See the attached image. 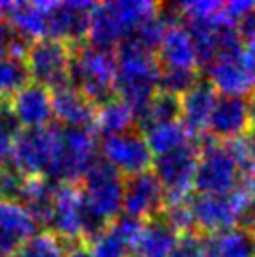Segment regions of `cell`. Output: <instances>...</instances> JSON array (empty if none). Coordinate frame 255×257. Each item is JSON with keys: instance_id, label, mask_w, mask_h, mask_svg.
<instances>
[{"instance_id": "obj_6", "label": "cell", "mask_w": 255, "mask_h": 257, "mask_svg": "<svg viewBox=\"0 0 255 257\" xmlns=\"http://www.w3.org/2000/svg\"><path fill=\"white\" fill-rule=\"evenodd\" d=\"M81 193L98 227L116 220L124 207V179L105 162H96L83 177Z\"/></svg>"}, {"instance_id": "obj_1", "label": "cell", "mask_w": 255, "mask_h": 257, "mask_svg": "<svg viewBox=\"0 0 255 257\" xmlns=\"http://www.w3.org/2000/svg\"><path fill=\"white\" fill-rule=\"evenodd\" d=\"M116 57V81L114 92L118 94L135 116L149 107L154 96L160 92L162 68L154 51L147 49L137 42H124L118 45Z\"/></svg>"}, {"instance_id": "obj_21", "label": "cell", "mask_w": 255, "mask_h": 257, "mask_svg": "<svg viewBox=\"0 0 255 257\" xmlns=\"http://www.w3.org/2000/svg\"><path fill=\"white\" fill-rule=\"evenodd\" d=\"M51 98L53 116L62 124V128H90V124H94V103L73 85L53 90Z\"/></svg>"}, {"instance_id": "obj_5", "label": "cell", "mask_w": 255, "mask_h": 257, "mask_svg": "<svg viewBox=\"0 0 255 257\" xmlns=\"http://www.w3.org/2000/svg\"><path fill=\"white\" fill-rule=\"evenodd\" d=\"M73 86L85 94L92 103L113 98L116 81V57L113 51L86 45L75 53L71 62Z\"/></svg>"}, {"instance_id": "obj_8", "label": "cell", "mask_w": 255, "mask_h": 257, "mask_svg": "<svg viewBox=\"0 0 255 257\" xmlns=\"http://www.w3.org/2000/svg\"><path fill=\"white\" fill-rule=\"evenodd\" d=\"M242 169L231 145L208 141L199 150V164L193 188L199 193L225 195L242 184Z\"/></svg>"}, {"instance_id": "obj_13", "label": "cell", "mask_w": 255, "mask_h": 257, "mask_svg": "<svg viewBox=\"0 0 255 257\" xmlns=\"http://www.w3.org/2000/svg\"><path fill=\"white\" fill-rule=\"evenodd\" d=\"M99 152L105 164L128 177L150 171V165L154 164V156L143 134L135 132L134 128L103 137L99 143Z\"/></svg>"}, {"instance_id": "obj_25", "label": "cell", "mask_w": 255, "mask_h": 257, "mask_svg": "<svg viewBox=\"0 0 255 257\" xmlns=\"http://www.w3.org/2000/svg\"><path fill=\"white\" fill-rule=\"evenodd\" d=\"M205 257H255V238L246 227L225 229L203 240Z\"/></svg>"}, {"instance_id": "obj_34", "label": "cell", "mask_w": 255, "mask_h": 257, "mask_svg": "<svg viewBox=\"0 0 255 257\" xmlns=\"http://www.w3.org/2000/svg\"><path fill=\"white\" fill-rule=\"evenodd\" d=\"M62 257H90V253L86 246H83L81 242H73L64 250Z\"/></svg>"}, {"instance_id": "obj_18", "label": "cell", "mask_w": 255, "mask_h": 257, "mask_svg": "<svg viewBox=\"0 0 255 257\" xmlns=\"http://www.w3.org/2000/svg\"><path fill=\"white\" fill-rule=\"evenodd\" d=\"M94 4L81 0L51 2L49 6V36L47 40L70 43L79 42L88 32Z\"/></svg>"}, {"instance_id": "obj_29", "label": "cell", "mask_w": 255, "mask_h": 257, "mask_svg": "<svg viewBox=\"0 0 255 257\" xmlns=\"http://www.w3.org/2000/svg\"><path fill=\"white\" fill-rule=\"evenodd\" d=\"M139 118H141L143 126H149V124H154V122L180 118V98L160 90L154 96V100L149 103V107L139 114Z\"/></svg>"}, {"instance_id": "obj_19", "label": "cell", "mask_w": 255, "mask_h": 257, "mask_svg": "<svg viewBox=\"0 0 255 257\" xmlns=\"http://www.w3.org/2000/svg\"><path fill=\"white\" fill-rule=\"evenodd\" d=\"M38 223L17 199H0V255H14L36 235Z\"/></svg>"}, {"instance_id": "obj_2", "label": "cell", "mask_w": 255, "mask_h": 257, "mask_svg": "<svg viewBox=\"0 0 255 257\" xmlns=\"http://www.w3.org/2000/svg\"><path fill=\"white\" fill-rule=\"evenodd\" d=\"M160 15V6L147 0H114L94 4L86 38L99 49H113L130 42Z\"/></svg>"}, {"instance_id": "obj_36", "label": "cell", "mask_w": 255, "mask_h": 257, "mask_svg": "<svg viewBox=\"0 0 255 257\" xmlns=\"http://www.w3.org/2000/svg\"><path fill=\"white\" fill-rule=\"evenodd\" d=\"M246 38H248V47H246V49H248L249 57L253 58V62H255V27L246 34Z\"/></svg>"}, {"instance_id": "obj_37", "label": "cell", "mask_w": 255, "mask_h": 257, "mask_svg": "<svg viewBox=\"0 0 255 257\" xmlns=\"http://www.w3.org/2000/svg\"><path fill=\"white\" fill-rule=\"evenodd\" d=\"M0 257H2V255H0Z\"/></svg>"}, {"instance_id": "obj_3", "label": "cell", "mask_w": 255, "mask_h": 257, "mask_svg": "<svg viewBox=\"0 0 255 257\" xmlns=\"http://www.w3.org/2000/svg\"><path fill=\"white\" fill-rule=\"evenodd\" d=\"M253 197L255 179L251 177H244L242 184L234 192L225 195L199 193L197 197L190 199L193 225L195 229L205 231L208 235L238 227Z\"/></svg>"}, {"instance_id": "obj_17", "label": "cell", "mask_w": 255, "mask_h": 257, "mask_svg": "<svg viewBox=\"0 0 255 257\" xmlns=\"http://www.w3.org/2000/svg\"><path fill=\"white\" fill-rule=\"evenodd\" d=\"M251 126V103L248 98L218 96L212 109L208 132L214 141H236L248 134Z\"/></svg>"}, {"instance_id": "obj_23", "label": "cell", "mask_w": 255, "mask_h": 257, "mask_svg": "<svg viewBox=\"0 0 255 257\" xmlns=\"http://www.w3.org/2000/svg\"><path fill=\"white\" fill-rule=\"evenodd\" d=\"M178 238L180 235L163 218H154L143 223L134 244V257H171Z\"/></svg>"}, {"instance_id": "obj_15", "label": "cell", "mask_w": 255, "mask_h": 257, "mask_svg": "<svg viewBox=\"0 0 255 257\" xmlns=\"http://www.w3.org/2000/svg\"><path fill=\"white\" fill-rule=\"evenodd\" d=\"M141 229V220L120 214L88 236V253L90 257H130Z\"/></svg>"}, {"instance_id": "obj_26", "label": "cell", "mask_w": 255, "mask_h": 257, "mask_svg": "<svg viewBox=\"0 0 255 257\" xmlns=\"http://www.w3.org/2000/svg\"><path fill=\"white\" fill-rule=\"evenodd\" d=\"M143 130H145L143 137L149 145L152 156L156 158L191 143V134L188 132V128L182 124L180 118L154 122L149 126H143Z\"/></svg>"}, {"instance_id": "obj_31", "label": "cell", "mask_w": 255, "mask_h": 257, "mask_svg": "<svg viewBox=\"0 0 255 257\" xmlns=\"http://www.w3.org/2000/svg\"><path fill=\"white\" fill-rule=\"evenodd\" d=\"M15 122L10 116L8 109H0V167L10 162L12 147L15 139Z\"/></svg>"}, {"instance_id": "obj_7", "label": "cell", "mask_w": 255, "mask_h": 257, "mask_svg": "<svg viewBox=\"0 0 255 257\" xmlns=\"http://www.w3.org/2000/svg\"><path fill=\"white\" fill-rule=\"evenodd\" d=\"M208 85L221 96L246 98L253 92L255 86V62L246 47L240 43L229 45L214 55L205 64Z\"/></svg>"}, {"instance_id": "obj_24", "label": "cell", "mask_w": 255, "mask_h": 257, "mask_svg": "<svg viewBox=\"0 0 255 257\" xmlns=\"http://www.w3.org/2000/svg\"><path fill=\"white\" fill-rule=\"evenodd\" d=\"M57 184L47 177H32V179H21L15 195L17 201L29 210L36 223H47L53 207Z\"/></svg>"}, {"instance_id": "obj_4", "label": "cell", "mask_w": 255, "mask_h": 257, "mask_svg": "<svg viewBox=\"0 0 255 257\" xmlns=\"http://www.w3.org/2000/svg\"><path fill=\"white\" fill-rule=\"evenodd\" d=\"M60 128L58 126H43V128H27L15 134L12 147V167L21 179L32 177H47L53 169L57 158Z\"/></svg>"}, {"instance_id": "obj_16", "label": "cell", "mask_w": 255, "mask_h": 257, "mask_svg": "<svg viewBox=\"0 0 255 257\" xmlns=\"http://www.w3.org/2000/svg\"><path fill=\"white\" fill-rule=\"evenodd\" d=\"M156 51L160 68L165 72H197V47L184 25L177 21L167 23Z\"/></svg>"}, {"instance_id": "obj_9", "label": "cell", "mask_w": 255, "mask_h": 257, "mask_svg": "<svg viewBox=\"0 0 255 257\" xmlns=\"http://www.w3.org/2000/svg\"><path fill=\"white\" fill-rule=\"evenodd\" d=\"M47 223L53 229L51 231L53 235L58 236L60 240H68L70 244L79 242L81 236L88 238L98 229H101L96 225V221L88 212L81 188L68 182H58L55 188L53 207Z\"/></svg>"}, {"instance_id": "obj_35", "label": "cell", "mask_w": 255, "mask_h": 257, "mask_svg": "<svg viewBox=\"0 0 255 257\" xmlns=\"http://www.w3.org/2000/svg\"><path fill=\"white\" fill-rule=\"evenodd\" d=\"M244 221H246V229L253 235L255 238V197L249 203L248 210H246V216H244Z\"/></svg>"}, {"instance_id": "obj_14", "label": "cell", "mask_w": 255, "mask_h": 257, "mask_svg": "<svg viewBox=\"0 0 255 257\" xmlns=\"http://www.w3.org/2000/svg\"><path fill=\"white\" fill-rule=\"evenodd\" d=\"M165 208V193L154 171H145L124 180V214L135 220H154Z\"/></svg>"}, {"instance_id": "obj_27", "label": "cell", "mask_w": 255, "mask_h": 257, "mask_svg": "<svg viewBox=\"0 0 255 257\" xmlns=\"http://www.w3.org/2000/svg\"><path fill=\"white\" fill-rule=\"evenodd\" d=\"M134 122L135 113L120 98H109L96 107L94 126L103 137L128 132V130H132Z\"/></svg>"}, {"instance_id": "obj_11", "label": "cell", "mask_w": 255, "mask_h": 257, "mask_svg": "<svg viewBox=\"0 0 255 257\" xmlns=\"http://www.w3.org/2000/svg\"><path fill=\"white\" fill-rule=\"evenodd\" d=\"M25 62L29 66L30 79L34 83L57 90L70 85L73 51L70 43L58 40H38L27 47Z\"/></svg>"}, {"instance_id": "obj_28", "label": "cell", "mask_w": 255, "mask_h": 257, "mask_svg": "<svg viewBox=\"0 0 255 257\" xmlns=\"http://www.w3.org/2000/svg\"><path fill=\"white\" fill-rule=\"evenodd\" d=\"M29 83V66L21 55L0 57V101H10Z\"/></svg>"}, {"instance_id": "obj_12", "label": "cell", "mask_w": 255, "mask_h": 257, "mask_svg": "<svg viewBox=\"0 0 255 257\" xmlns=\"http://www.w3.org/2000/svg\"><path fill=\"white\" fill-rule=\"evenodd\" d=\"M199 164L197 145L188 143L154 160V175L165 193V201L186 199L195 184Z\"/></svg>"}, {"instance_id": "obj_30", "label": "cell", "mask_w": 255, "mask_h": 257, "mask_svg": "<svg viewBox=\"0 0 255 257\" xmlns=\"http://www.w3.org/2000/svg\"><path fill=\"white\" fill-rule=\"evenodd\" d=\"M64 246L53 233H36L29 242L10 257H62Z\"/></svg>"}, {"instance_id": "obj_20", "label": "cell", "mask_w": 255, "mask_h": 257, "mask_svg": "<svg viewBox=\"0 0 255 257\" xmlns=\"http://www.w3.org/2000/svg\"><path fill=\"white\" fill-rule=\"evenodd\" d=\"M8 113L15 124L23 126V130L47 126L53 116L51 90L32 81L10 100Z\"/></svg>"}, {"instance_id": "obj_32", "label": "cell", "mask_w": 255, "mask_h": 257, "mask_svg": "<svg viewBox=\"0 0 255 257\" xmlns=\"http://www.w3.org/2000/svg\"><path fill=\"white\" fill-rule=\"evenodd\" d=\"M171 257H205L203 251V240L197 235H182L178 238L175 250L171 253Z\"/></svg>"}, {"instance_id": "obj_33", "label": "cell", "mask_w": 255, "mask_h": 257, "mask_svg": "<svg viewBox=\"0 0 255 257\" xmlns=\"http://www.w3.org/2000/svg\"><path fill=\"white\" fill-rule=\"evenodd\" d=\"M19 182H21V177H17L14 173L0 171V199H4L6 193H15Z\"/></svg>"}, {"instance_id": "obj_10", "label": "cell", "mask_w": 255, "mask_h": 257, "mask_svg": "<svg viewBox=\"0 0 255 257\" xmlns=\"http://www.w3.org/2000/svg\"><path fill=\"white\" fill-rule=\"evenodd\" d=\"M98 141L90 128H62L57 158L49 173L51 180L75 184L98 160Z\"/></svg>"}, {"instance_id": "obj_22", "label": "cell", "mask_w": 255, "mask_h": 257, "mask_svg": "<svg viewBox=\"0 0 255 257\" xmlns=\"http://www.w3.org/2000/svg\"><path fill=\"white\" fill-rule=\"evenodd\" d=\"M216 100V90L208 83L201 81L180 98V120L190 134H199L206 130Z\"/></svg>"}]
</instances>
